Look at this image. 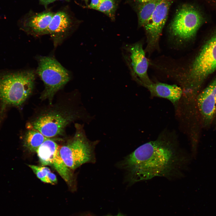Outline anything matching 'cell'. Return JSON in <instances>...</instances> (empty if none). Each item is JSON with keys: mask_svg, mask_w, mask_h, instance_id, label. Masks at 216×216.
Instances as JSON below:
<instances>
[{"mask_svg": "<svg viewBox=\"0 0 216 216\" xmlns=\"http://www.w3.org/2000/svg\"><path fill=\"white\" fill-rule=\"evenodd\" d=\"M189 158L173 132H162L155 140L139 146L117 164L131 185L156 177L169 180L182 177Z\"/></svg>", "mask_w": 216, "mask_h": 216, "instance_id": "cell-1", "label": "cell"}, {"mask_svg": "<svg viewBox=\"0 0 216 216\" xmlns=\"http://www.w3.org/2000/svg\"><path fill=\"white\" fill-rule=\"evenodd\" d=\"M35 79L31 70H0V129L8 111L21 106L31 94Z\"/></svg>", "mask_w": 216, "mask_h": 216, "instance_id": "cell-2", "label": "cell"}, {"mask_svg": "<svg viewBox=\"0 0 216 216\" xmlns=\"http://www.w3.org/2000/svg\"><path fill=\"white\" fill-rule=\"evenodd\" d=\"M69 106L58 104L43 110L27 123V128L47 138L62 134L68 125L84 116L82 110Z\"/></svg>", "mask_w": 216, "mask_h": 216, "instance_id": "cell-3", "label": "cell"}, {"mask_svg": "<svg viewBox=\"0 0 216 216\" xmlns=\"http://www.w3.org/2000/svg\"><path fill=\"white\" fill-rule=\"evenodd\" d=\"M216 70V32L202 47L185 78L184 90L195 97L204 81Z\"/></svg>", "mask_w": 216, "mask_h": 216, "instance_id": "cell-4", "label": "cell"}, {"mask_svg": "<svg viewBox=\"0 0 216 216\" xmlns=\"http://www.w3.org/2000/svg\"><path fill=\"white\" fill-rule=\"evenodd\" d=\"M75 127L76 131L74 136L59 148L62 159L72 170L84 164L95 162L94 150L98 142L87 138L82 125L76 124Z\"/></svg>", "mask_w": 216, "mask_h": 216, "instance_id": "cell-5", "label": "cell"}, {"mask_svg": "<svg viewBox=\"0 0 216 216\" xmlns=\"http://www.w3.org/2000/svg\"><path fill=\"white\" fill-rule=\"evenodd\" d=\"M37 60L36 72L45 86L40 98L48 100L51 104L54 95L69 81L70 75L68 70L53 57L40 56Z\"/></svg>", "mask_w": 216, "mask_h": 216, "instance_id": "cell-6", "label": "cell"}, {"mask_svg": "<svg viewBox=\"0 0 216 216\" xmlns=\"http://www.w3.org/2000/svg\"><path fill=\"white\" fill-rule=\"evenodd\" d=\"M199 10L189 4L181 5L177 10L169 26L170 34L180 41L193 38L202 22Z\"/></svg>", "mask_w": 216, "mask_h": 216, "instance_id": "cell-7", "label": "cell"}, {"mask_svg": "<svg viewBox=\"0 0 216 216\" xmlns=\"http://www.w3.org/2000/svg\"><path fill=\"white\" fill-rule=\"evenodd\" d=\"M122 51L123 58L132 79L142 86L152 83L148 75V62L142 43L138 41L134 44H125L122 48Z\"/></svg>", "mask_w": 216, "mask_h": 216, "instance_id": "cell-8", "label": "cell"}, {"mask_svg": "<svg viewBox=\"0 0 216 216\" xmlns=\"http://www.w3.org/2000/svg\"><path fill=\"white\" fill-rule=\"evenodd\" d=\"M173 1V0H158L151 16L143 26L147 37L146 50L148 52L152 50L158 45Z\"/></svg>", "mask_w": 216, "mask_h": 216, "instance_id": "cell-9", "label": "cell"}, {"mask_svg": "<svg viewBox=\"0 0 216 216\" xmlns=\"http://www.w3.org/2000/svg\"><path fill=\"white\" fill-rule=\"evenodd\" d=\"M197 102L203 124L208 126L216 114V77L198 95Z\"/></svg>", "mask_w": 216, "mask_h": 216, "instance_id": "cell-10", "label": "cell"}, {"mask_svg": "<svg viewBox=\"0 0 216 216\" xmlns=\"http://www.w3.org/2000/svg\"><path fill=\"white\" fill-rule=\"evenodd\" d=\"M48 31V34L56 47L62 43L73 32L71 20L65 13L58 12L53 16Z\"/></svg>", "mask_w": 216, "mask_h": 216, "instance_id": "cell-11", "label": "cell"}, {"mask_svg": "<svg viewBox=\"0 0 216 216\" xmlns=\"http://www.w3.org/2000/svg\"><path fill=\"white\" fill-rule=\"evenodd\" d=\"M142 86L146 88L152 97L167 99L176 106L182 97V88L176 85H169L161 82L152 83Z\"/></svg>", "mask_w": 216, "mask_h": 216, "instance_id": "cell-12", "label": "cell"}, {"mask_svg": "<svg viewBox=\"0 0 216 216\" xmlns=\"http://www.w3.org/2000/svg\"><path fill=\"white\" fill-rule=\"evenodd\" d=\"M54 15L50 12L36 14L29 18L21 29L34 36L48 34V26Z\"/></svg>", "mask_w": 216, "mask_h": 216, "instance_id": "cell-13", "label": "cell"}, {"mask_svg": "<svg viewBox=\"0 0 216 216\" xmlns=\"http://www.w3.org/2000/svg\"><path fill=\"white\" fill-rule=\"evenodd\" d=\"M59 148V146L50 138H48L42 143L36 153L43 166H51Z\"/></svg>", "mask_w": 216, "mask_h": 216, "instance_id": "cell-14", "label": "cell"}, {"mask_svg": "<svg viewBox=\"0 0 216 216\" xmlns=\"http://www.w3.org/2000/svg\"><path fill=\"white\" fill-rule=\"evenodd\" d=\"M48 138L37 130L29 129L24 135L23 146L31 152H36L40 146Z\"/></svg>", "mask_w": 216, "mask_h": 216, "instance_id": "cell-15", "label": "cell"}, {"mask_svg": "<svg viewBox=\"0 0 216 216\" xmlns=\"http://www.w3.org/2000/svg\"><path fill=\"white\" fill-rule=\"evenodd\" d=\"M51 166H53L65 182L70 185H71L73 180L72 170L65 164L59 154V150Z\"/></svg>", "mask_w": 216, "mask_h": 216, "instance_id": "cell-16", "label": "cell"}, {"mask_svg": "<svg viewBox=\"0 0 216 216\" xmlns=\"http://www.w3.org/2000/svg\"><path fill=\"white\" fill-rule=\"evenodd\" d=\"M158 0L139 4L137 8L138 26H143L154 10Z\"/></svg>", "mask_w": 216, "mask_h": 216, "instance_id": "cell-17", "label": "cell"}, {"mask_svg": "<svg viewBox=\"0 0 216 216\" xmlns=\"http://www.w3.org/2000/svg\"><path fill=\"white\" fill-rule=\"evenodd\" d=\"M117 6L115 0H102L95 10L104 13L113 21Z\"/></svg>", "mask_w": 216, "mask_h": 216, "instance_id": "cell-18", "label": "cell"}, {"mask_svg": "<svg viewBox=\"0 0 216 216\" xmlns=\"http://www.w3.org/2000/svg\"><path fill=\"white\" fill-rule=\"evenodd\" d=\"M28 166L41 181L44 182L48 174L51 172L50 169L45 166H39L33 165H28Z\"/></svg>", "mask_w": 216, "mask_h": 216, "instance_id": "cell-19", "label": "cell"}, {"mask_svg": "<svg viewBox=\"0 0 216 216\" xmlns=\"http://www.w3.org/2000/svg\"><path fill=\"white\" fill-rule=\"evenodd\" d=\"M57 182V179L56 175L50 172L48 174L44 183L55 184Z\"/></svg>", "mask_w": 216, "mask_h": 216, "instance_id": "cell-20", "label": "cell"}, {"mask_svg": "<svg viewBox=\"0 0 216 216\" xmlns=\"http://www.w3.org/2000/svg\"><path fill=\"white\" fill-rule=\"evenodd\" d=\"M101 1L102 0H91L88 7L89 8L95 10Z\"/></svg>", "mask_w": 216, "mask_h": 216, "instance_id": "cell-21", "label": "cell"}, {"mask_svg": "<svg viewBox=\"0 0 216 216\" xmlns=\"http://www.w3.org/2000/svg\"><path fill=\"white\" fill-rule=\"evenodd\" d=\"M44 4H47L56 0H40Z\"/></svg>", "mask_w": 216, "mask_h": 216, "instance_id": "cell-22", "label": "cell"}, {"mask_svg": "<svg viewBox=\"0 0 216 216\" xmlns=\"http://www.w3.org/2000/svg\"><path fill=\"white\" fill-rule=\"evenodd\" d=\"M152 0H134L135 1L138 3V4L147 2Z\"/></svg>", "mask_w": 216, "mask_h": 216, "instance_id": "cell-23", "label": "cell"}, {"mask_svg": "<svg viewBox=\"0 0 216 216\" xmlns=\"http://www.w3.org/2000/svg\"><path fill=\"white\" fill-rule=\"evenodd\" d=\"M125 216L123 214L119 212V213H118L117 214L115 215L107 214V215H104V216Z\"/></svg>", "mask_w": 216, "mask_h": 216, "instance_id": "cell-24", "label": "cell"}, {"mask_svg": "<svg viewBox=\"0 0 216 216\" xmlns=\"http://www.w3.org/2000/svg\"><path fill=\"white\" fill-rule=\"evenodd\" d=\"M215 117H216V115H215Z\"/></svg>", "mask_w": 216, "mask_h": 216, "instance_id": "cell-25", "label": "cell"}]
</instances>
